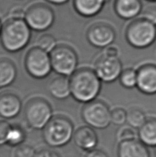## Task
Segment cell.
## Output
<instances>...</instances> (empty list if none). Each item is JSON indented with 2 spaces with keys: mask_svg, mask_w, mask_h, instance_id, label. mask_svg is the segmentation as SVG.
I'll return each mask as SVG.
<instances>
[{
  "mask_svg": "<svg viewBox=\"0 0 156 157\" xmlns=\"http://www.w3.org/2000/svg\"><path fill=\"white\" fill-rule=\"evenodd\" d=\"M26 67L32 77L36 78H46L52 70L50 56L48 52L35 47L28 53Z\"/></svg>",
  "mask_w": 156,
  "mask_h": 157,
  "instance_id": "52a82bcc",
  "label": "cell"
},
{
  "mask_svg": "<svg viewBox=\"0 0 156 157\" xmlns=\"http://www.w3.org/2000/svg\"><path fill=\"white\" fill-rule=\"evenodd\" d=\"M94 71L101 81L111 83L121 76L122 64L118 57H111L104 54L96 61Z\"/></svg>",
  "mask_w": 156,
  "mask_h": 157,
  "instance_id": "30bf717a",
  "label": "cell"
},
{
  "mask_svg": "<svg viewBox=\"0 0 156 157\" xmlns=\"http://www.w3.org/2000/svg\"><path fill=\"white\" fill-rule=\"evenodd\" d=\"M52 70L62 76L69 77L76 72L78 59L71 48L65 46L55 47L50 52Z\"/></svg>",
  "mask_w": 156,
  "mask_h": 157,
  "instance_id": "8992f818",
  "label": "cell"
},
{
  "mask_svg": "<svg viewBox=\"0 0 156 157\" xmlns=\"http://www.w3.org/2000/svg\"><path fill=\"white\" fill-rule=\"evenodd\" d=\"M136 135L134 128L131 126H123L118 131V139L119 142L129 141V140L136 139Z\"/></svg>",
  "mask_w": 156,
  "mask_h": 157,
  "instance_id": "484cf974",
  "label": "cell"
},
{
  "mask_svg": "<svg viewBox=\"0 0 156 157\" xmlns=\"http://www.w3.org/2000/svg\"><path fill=\"white\" fill-rule=\"evenodd\" d=\"M105 54L109 56H111V57H118V50H117L116 47L110 46V47H108L106 49Z\"/></svg>",
  "mask_w": 156,
  "mask_h": 157,
  "instance_id": "4dcf8cb0",
  "label": "cell"
},
{
  "mask_svg": "<svg viewBox=\"0 0 156 157\" xmlns=\"http://www.w3.org/2000/svg\"><path fill=\"white\" fill-rule=\"evenodd\" d=\"M85 157H108V156L101 150L94 149L87 152L85 155Z\"/></svg>",
  "mask_w": 156,
  "mask_h": 157,
  "instance_id": "f546056e",
  "label": "cell"
},
{
  "mask_svg": "<svg viewBox=\"0 0 156 157\" xmlns=\"http://www.w3.org/2000/svg\"><path fill=\"white\" fill-rule=\"evenodd\" d=\"M26 139V132L21 126L17 125H12L8 134L6 144L11 147H17L19 145H23Z\"/></svg>",
  "mask_w": 156,
  "mask_h": 157,
  "instance_id": "44dd1931",
  "label": "cell"
},
{
  "mask_svg": "<svg viewBox=\"0 0 156 157\" xmlns=\"http://www.w3.org/2000/svg\"><path fill=\"white\" fill-rule=\"evenodd\" d=\"M2 29V24H1V21H0V34H1Z\"/></svg>",
  "mask_w": 156,
  "mask_h": 157,
  "instance_id": "d6a6232c",
  "label": "cell"
},
{
  "mask_svg": "<svg viewBox=\"0 0 156 157\" xmlns=\"http://www.w3.org/2000/svg\"><path fill=\"white\" fill-rule=\"evenodd\" d=\"M56 40L52 35L45 34L40 36L37 41V46L46 52H51L55 48Z\"/></svg>",
  "mask_w": 156,
  "mask_h": 157,
  "instance_id": "cb8c5ba5",
  "label": "cell"
},
{
  "mask_svg": "<svg viewBox=\"0 0 156 157\" xmlns=\"http://www.w3.org/2000/svg\"><path fill=\"white\" fill-rule=\"evenodd\" d=\"M74 134L71 120L63 115L53 117L43 129V139L52 147H61L69 144Z\"/></svg>",
  "mask_w": 156,
  "mask_h": 157,
  "instance_id": "3957f363",
  "label": "cell"
},
{
  "mask_svg": "<svg viewBox=\"0 0 156 157\" xmlns=\"http://www.w3.org/2000/svg\"><path fill=\"white\" fill-rule=\"evenodd\" d=\"M138 136L146 146L156 147V120H149L139 128Z\"/></svg>",
  "mask_w": 156,
  "mask_h": 157,
  "instance_id": "d6986e66",
  "label": "cell"
},
{
  "mask_svg": "<svg viewBox=\"0 0 156 157\" xmlns=\"http://www.w3.org/2000/svg\"><path fill=\"white\" fill-rule=\"evenodd\" d=\"M24 18L30 29L43 31L52 26L54 16L50 8L43 4H36L26 11Z\"/></svg>",
  "mask_w": 156,
  "mask_h": 157,
  "instance_id": "ba28073f",
  "label": "cell"
},
{
  "mask_svg": "<svg viewBox=\"0 0 156 157\" xmlns=\"http://www.w3.org/2000/svg\"><path fill=\"white\" fill-rule=\"evenodd\" d=\"M118 157H150L146 145L136 139L119 142Z\"/></svg>",
  "mask_w": 156,
  "mask_h": 157,
  "instance_id": "5bb4252c",
  "label": "cell"
},
{
  "mask_svg": "<svg viewBox=\"0 0 156 157\" xmlns=\"http://www.w3.org/2000/svg\"><path fill=\"white\" fill-rule=\"evenodd\" d=\"M151 1H155V0H151Z\"/></svg>",
  "mask_w": 156,
  "mask_h": 157,
  "instance_id": "836d02e7",
  "label": "cell"
},
{
  "mask_svg": "<svg viewBox=\"0 0 156 157\" xmlns=\"http://www.w3.org/2000/svg\"><path fill=\"white\" fill-rule=\"evenodd\" d=\"M137 88L143 93L156 94V69L147 68L138 72Z\"/></svg>",
  "mask_w": 156,
  "mask_h": 157,
  "instance_id": "9a60e30c",
  "label": "cell"
},
{
  "mask_svg": "<svg viewBox=\"0 0 156 157\" xmlns=\"http://www.w3.org/2000/svg\"><path fill=\"white\" fill-rule=\"evenodd\" d=\"M90 43L98 48L107 47L115 39V33L112 28L104 24L93 25L87 33Z\"/></svg>",
  "mask_w": 156,
  "mask_h": 157,
  "instance_id": "8fae6325",
  "label": "cell"
},
{
  "mask_svg": "<svg viewBox=\"0 0 156 157\" xmlns=\"http://www.w3.org/2000/svg\"><path fill=\"white\" fill-rule=\"evenodd\" d=\"M17 70L14 64L7 59H0V88L10 86L15 81Z\"/></svg>",
  "mask_w": 156,
  "mask_h": 157,
  "instance_id": "ffe728a7",
  "label": "cell"
},
{
  "mask_svg": "<svg viewBox=\"0 0 156 157\" xmlns=\"http://www.w3.org/2000/svg\"><path fill=\"white\" fill-rule=\"evenodd\" d=\"M48 90L50 94L55 99H65L71 95L70 81L68 77L59 75L50 82Z\"/></svg>",
  "mask_w": 156,
  "mask_h": 157,
  "instance_id": "2e32d148",
  "label": "cell"
},
{
  "mask_svg": "<svg viewBox=\"0 0 156 157\" xmlns=\"http://www.w3.org/2000/svg\"><path fill=\"white\" fill-rule=\"evenodd\" d=\"M111 123L115 125H123L127 120V112L123 108H115L111 113Z\"/></svg>",
  "mask_w": 156,
  "mask_h": 157,
  "instance_id": "d4e9b609",
  "label": "cell"
},
{
  "mask_svg": "<svg viewBox=\"0 0 156 157\" xmlns=\"http://www.w3.org/2000/svg\"><path fill=\"white\" fill-rule=\"evenodd\" d=\"M121 85L126 88H133L137 87L138 72L133 70H126L120 76Z\"/></svg>",
  "mask_w": 156,
  "mask_h": 157,
  "instance_id": "603a6c76",
  "label": "cell"
},
{
  "mask_svg": "<svg viewBox=\"0 0 156 157\" xmlns=\"http://www.w3.org/2000/svg\"><path fill=\"white\" fill-rule=\"evenodd\" d=\"M47 1L54 4H63L66 3L68 0H47Z\"/></svg>",
  "mask_w": 156,
  "mask_h": 157,
  "instance_id": "1f68e13d",
  "label": "cell"
},
{
  "mask_svg": "<svg viewBox=\"0 0 156 157\" xmlns=\"http://www.w3.org/2000/svg\"><path fill=\"white\" fill-rule=\"evenodd\" d=\"M74 141L80 150L89 152L96 149L98 145V136L93 128L89 125L82 126L74 132Z\"/></svg>",
  "mask_w": 156,
  "mask_h": 157,
  "instance_id": "4fadbf2b",
  "label": "cell"
},
{
  "mask_svg": "<svg viewBox=\"0 0 156 157\" xmlns=\"http://www.w3.org/2000/svg\"><path fill=\"white\" fill-rule=\"evenodd\" d=\"M30 28L21 18L12 17L2 26L1 41L3 46L8 51L16 52L26 46L30 40Z\"/></svg>",
  "mask_w": 156,
  "mask_h": 157,
  "instance_id": "7a4b0ae2",
  "label": "cell"
},
{
  "mask_svg": "<svg viewBox=\"0 0 156 157\" xmlns=\"http://www.w3.org/2000/svg\"><path fill=\"white\" fill-rule=\"evenodd\" d=\"M111 113L105 102L94 100L85 103L82 109L81 116L87 125L98 130H103L111 124Z\"/></svg>",
  "mask_w": 156,
  "mask_h": 157,
  "instance_id": "5b68a950",
  "label": "cell"
},
{
  "mask_svg": "<svg viewBox=\"0 0 156 157\" xmlns=\"http://www.w3.org/2000/svg\"><path fill=\"white\" fill-rule=\"evenodd\" d=\"M35 157H61V156L49 148H41L36 152Z\"/></svg>",
  "mask_w": 156,
  "mask_h": 157,
  "instance_id": "f1b7e54d",
  "label": "cell"
},
{
  "mask_svg": "<svg viewBox=\"0 0 156 157\" xmlns=\"http://www.w3.org/2000/svg\"><path fill=\"white\" fill-rule=\"evenodd\" d=\"M105 2L106 0H74V6L80 15L91 17L101 11Z\"/></svg>",
  "mask_w": 156,
  "mask_h": 157,
  "instance_id": "ac0fdd59",
  "label": "cell"
},
{
  "mask_svg": "<svg viewBox=\"0 0 156 157\" xmlns=\"http://www.w3.org/2000/svg\"><path fill=\"white\" fill-rule=\"evenodd\" d=\"M12 127L7 121L0 120V145L7 143L8 134Z\"/></svg>",
  "mask_w": 156,
  "mask_h": 157,
  "instance_id": "83f0119b",
  "label": "cell"
},
{
  "mask_svg": "<svg viewBox=\"0 0 156 157\" xmlns=\"http://www.w3.org/2000/svg\"><path fill=\"white\" fill-rule=\"evenodd\" d=\"M22 103L17 95L10 92L0 94V117L10 119L17 117L21 110Z\"/></svg>",
  "mask_w": 156,
  "mask_h": 157,
  "instance_id": "7c38bea8",
  "label": "cell"
},
{
  "mask_svg": "<svg viewBox=\"0 0 156 157\" xmlns=\"http://www.w3.org/2000/svg\"><path fill=\"white\" fill-rule=\"evenodd\" d=\"M24 114L28 125L35 130H43L53 117L52 106L40 97L33 98L26 103Z\"/></svg>",
  "mask_w": 156,
  "mask_h": 157,
  "instance_id": "277c9868",
  "label": "cell"
},
{
  "mask_svg": "<svg viewBox=\"0 0 156 157\" xmlns=\"http://www.w3.org/2000/svg\"><path fill=\"white\" fill-rule=\"evenodd\" d=\"M147 121L145 114L138 108H132L127 112V122L133 128H140Z\"/></svg>",
  "mask_w": 156,
  "mask_h": 157,
  "instance_id": "7402d4cb",
  "label": "cell"
},
{
  "mask_svg": "<svg viewBox=\"0 0 156 157\" xmlns=\"http://www.w3.org/2000/svg\"><path fill=\"white\" fill-rule=\"evenodd\" d=\"M155 35L154 25L148 21H141L129 27L127 31V39L133 46L145 48L154 41Z\"/></svg>",
  "mask_w": 156,
  "mask_h": 157,
  "instance_id": "9c48e42d",
  "label": "cell"
},
{
  "mask_svg": "<svg viewBox=\"0 0 156 157\" xmlns=\"http://www.w3.org/2000/svg\"><path fill=\"white\" fill-rule=\"evenodd\" d=\"M35 150L28 145H21L17 147L14 157H35L36 155Z\"/></svg>",
  "mask_w": 156,
  "mask_h": 157,
  "instance_id": "4316f807",
  "label": "cell"
},
{
  "mask_svg": "<svg viewBox=\"0 0 156 157\" xmlns=\"http://www.w3.org/2000/svg\"><path fill=\"white\" fill-rule=\"evenodd\" d=\"M116 10L124 19H132L140 13V3L138 0H116Z\"/></svg>",
  "mask_w": 156,
  "mask_h": 157,
  "instance_id": "e0dca14e",
  "label": "cell"
},
{
  "mask_svg": "<svg viewBox=\"0 0 156 157\" xmlns=\"http://www.w3.org/2000/svg\"><path fill=\"white\" fill-rule=\"evenodd\" d=\"M71 95L78 102L87 103L96 100L101 90V81L95 71L80 69L72 75Z\"/></svg>",
  "mask_w": 156,
  "mask_h": 157,
  "instance_id": "6da1fadb",
  "label": "cell"
}]
</instances>
